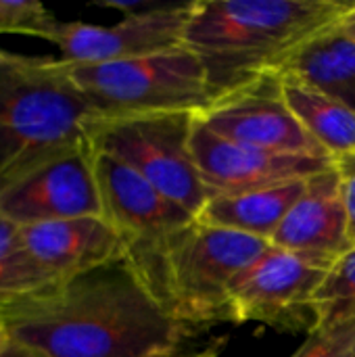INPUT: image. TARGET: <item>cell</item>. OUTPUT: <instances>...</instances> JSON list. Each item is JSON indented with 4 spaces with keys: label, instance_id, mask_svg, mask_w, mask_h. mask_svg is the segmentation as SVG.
Instances as JSON below:
<instances>
[{
    "label": "cell",
    "instance_id": "1",
    "mask_svg": "<svg viewBox=\"0 0 355 357\" xmlns=\"http://www.w3.org/2000/svg\"><path fill=\"white\" fill-rule=\"evenodd\" d=\"M0 316L10 343L38 357H178L197 337L157 303L126 259Z\"/></svg>",
    "mask_w": 355,
    "mask_h": 357
},
{
    "label": "cell",
    "instance_id": "2",
    "mask_svg": "<svg viewBox=\"0 0 355 357\" xmlns=\"http://www.w3.org/2000/svg\"><path fill=\"white\" fill-rule=\"evenodd\" d=\"M354 0H195L186 29L216 98L280 71L337 29Z\"/></svg>",
    "mask_w": 355,
    "mask_h": 357
},
{
    "label": "cell",
    "instance_id": "3",
    "mask_svg": "<svg viewBox=\"0 0 355 357\" xmlns=\"http://www.w3.org/2000/svg\"><path fill=\"white\" fill-rule=\"evenodd\" d=\"M103 117L69 63L0 46V186L90 146Z\"/></svg>",
    "mask_w": 355,
    "mask_h": 357
},
{
    "label": "cell",
    "instance_id": "4",
    "mask_svg": "<svg viewBox=\"0 0 355 357\" xmlns=\"http://www.w3.org/2000/svg\"><path fill=\"white\" fill-rule=\"evenodd\" d=\"M270 249L264 238L195 220L157 245L130 249L126 261L176 322L201 335L228 322L234 284Z\"/></svg>",
    "mask_w": 355,
    "mask_h": 357
},
{
    "label": "cell",
    "instance_id": "5",
    "mask_svg": "<svg viewBox=\"0 0 355 357\" xmlns=\"http://www.w3.org/2000/svg\"><path fill=\"white\" fill-rule=\"evenodd\" d=\"M69 69L105 117L201 113L216 100L203 63L186 46L115 63H69Z\"/></svg>",
    "mask_w": 355,
    "mask_h": 357
},
{
    "label": "cell",
    "instance_id": "6",
    "mask_svg": "<svg viewBox=\"0 0 355 357\" xmlns=\"http://www.w3.org/2000/svg\"><path fill=\"white\" fill-rule=\"evenodd\" d=\"M195 115L144 113L103 117L90 128V144L130 165L159 192L197 218L209 195L192 157Z\"/></svg>",
    "mask_w": 355,
    "mask_h": 357
},
{
    "label": "cell",
    "instance_id": "7",
    "mask_svg": "<svg viewBox=\"0 0 355 357\" xmlns=\"http://www.w3.org/2000/svg\"><path fill=\"white\" fill-rule=\"evenodd\" d=\"M192 2L149 6L113 25L54 19L40 40L59 48V59L71 65H98L169 52L186 46Z\"/></svg>",
    "mask_w": 355,
    "mask_h": 357
},
{
    "label": "cell",
    "instance_id": "8",
    "mask_svg": "<svg viewBox=\"0 0 355 357\" xmlns=\"http://www.w3.org/2000/svg\"><path fill=\"white\" fill-rule=\"evenodd\" d=\"M328 270L287 251L270 249L234 284L228 305L230 324H262L280 333L316 331L314 297Z\"/></svg>",
    "mask_w": 355,
    "mask_h": 357
},
{
    "label": "cell",
    "instance_id": "9",
    "mask_svg": "<svg viewBox=\"0 0 355 357\" xmlns=\"http://www.w3.org/2000/svg\"><path fill=\"white\" fill-rule=\"evenodd\" d=\"M197 117L232 142L280 155L331 159L291 111L278 75L262 77L216 98Z\"/></svg>",
    "mask_w": 355,
    "mask_h": 357
},
{
    "label": "cell",
    "instance_id": "10",
    "mask_svg": "<svg viewBox=\"0 0 355 357\" xmlns=\"http://www.w3.org/2000/svg\"><path fill=\"white\" fill-rule=\"evenodd\" d=\"M192 157L201 182L213 197H236L282 184L310 180L331 167L333 159L280 155L232 142L211 132L197 115L192 123Z\"/></svg>",
    "mask_w": 355,
    "mask_h": 357
},
{
    "label": "cell",
    "instance_id": "11",
    "mask_svg": "<svg viewBox=\"0 0 355 357\" xmlns=\"http://www.w3.org/2000/svg\"><path fill=\"white\" fill-rule=\"evenodd\" d=\"M0 213L19 226L103 218L92 144L2 184Z\"/></svg>",
    "mask_w": 355,
    "mask_h": 357
},
{
    "label": "cell",
    "instance_id": "12",
    "mask_svg": "<svg viewBox=\"0 0 355 357\" xmlns=\"http://www.w3.org/2000/svg\"><path fill=\"white\" fill-rule=\"evenodd\" d=\"M94 172L103 218L119 232L128 251L157 245L197 220L130 165L98 149H94Z\"/></svg>",
    "mask_w": 355,
    "mask_h": 357
},
{
    "label": "cell",
    "instance_id": "13",
    "mask_svg": "<svg viewBox=\"0 0 355 357\" xmlns=\"http://www.w3.org/2000/svg\"><path fill=\"white\" fill-rule=\"evenodd\" d=\"M270 245L324 270L354 249L337 167L308 180Z\"/></svg>",
    "mask_w": 355,
    "mask_h": 357
},
{
    "label": "cell",
    "instance_id": "14",
    "mask_svg": "<svg viewBox=\"0 0 355 357\" xmlns=\"http://www.w3.org/2000/svg\"><path fill=\"white\" fill-rule=\"evenodd\" d=\"M23 241L56 287L100 266L126 259L128 247L105 218H73L21 226Z\"/></svg>",
    "mask_w": 355,
    "mask_h": 357
},
{
    "label": "cell",
    "instance_id": "15",
    "mask_svg": "<svg viewBox=\"0 0 355 357\" xmlns=\"http://www.w3.org/2000/svg\"><path fill=\"white\" fill-rule=\"evenodd\" d=\"M308 180L264 188L236 197H213L205 203L197 222L213 228L234 230L264 241H272L287 213L299 201Z\"/></svg>",
    "mask_w": 355,
    "mask_h": 357
},
{
    "label": "cell",
    "instance_id": "16",
    "mask_svg": "<svg viewBox=\"0 0 355 357\" xmlns=\"http://www.w3.org/2000/svg\"><path fill=\"white\" fill-rule=\"evenodd\" d=\"M285 100L308 134L337 161L355 155V111L293 77H280Z\"/></svg>",
    "mask_w": 355,
    "mask_h": 357
},
{
    "label": "cell",
    "instance_id": "17",
    "mask_svg": "<svg viewBox=\"0 0 355 357\" xmlns=\"http://www.w3.org/2000/svg\"><path fill=\"white\" fill-rule=\"evenodd\" d=\"M278 77L299 79L355 111V42L337 27L299 52Z\"/></svg>",
    "mask_w": 355,
    "mask_h": 357
},
{
    "label": "cell",
    "instance_id": "18",
    "mask_svg": "<svg viewBox=\"0 0 355 357\" xmlns=\"http://www.w3.org/2000/svg\"><path fill=\"white\" fill-rule=\"evenodd\" d=\"M56 289L29 253L21 226L0 213V314Z\"/></svg>",
    "mask_w": 355,
    "mask_h": 357
},
{
    "label": "cell",
    "instance_id": "19",
    "mask_svg": "<svg viewBox=\"0 0 355 357\" xmlns=\"http://www.w3.org/2000/svg\"><path fill=\"white\" fill-rule=\"evenodd\" d=\"M316 331L355 318V247L324 276L314 297Z\"/></svg>",
    "mask_w": 355,
    "mask_h": 357
},
{
    "label": "cell",
    "instance_id": "20",
    "mask_svg": "<svg viewBox=\"0 0 355 357\" xmlns=\"http://www.w3.org/2000/svg\"><path fill=\"white\" fill-rule=\"evenodd\" d=\"M42 2L36 0H0V36L19 33L29 38H40L42 31L54 21Z\"/></svg>",
    "mask_w": 355,
    "mask_h": 357
},
{
    "label": "cell",
    "instance_id": "21",
    "mask_svg": "<svg viewBox=\"0 0 355 357\" xmlns=\"http://www.w3.org/2000/svg\"><path fill=\"white\" fill-rule=\"evenodd\" d=\"M291 357H355V318L314 331Z\"/></svg>",
    "mask_w": 355,
    "mask_h": 357
},
{
    "label": "cell",
    "instance_id": "22",
    "mask_svg": "<svg viewBox=\"0 0 355 357\" xmlns=\"http://www.w3.org/2000/svg\"><path fill=\"white\" fill-rule=\"evenodd\" d=\"M335 167L341 178V190H343V201L349 222V238L355 247V155L337 159Z\"/></svg>",
    "mask_w": 355,
    "mask_h": 357
},
{
    "label": "cell",
    "instance_id": "23",
    "mask_svg": "<svg viewBox=\"0 0 355 357\" xmlns=\"http://www.w3.org/2000/svg\"><path fill=\"white\" fill-rule=\"evenodd\" d=\"M224 347H226V341L224 339H216V341H211L209 345H205V347H201L197 351H184L182 356L178 357H222Z\"/></svg>",
    "mask_w": 355,
    "mask_h": 357
},
{
    "label": "cell",
    "instance_id": "24",
    "mask_svg": "<svg viewBox=\"0 0 355 357\" xmlns=\"http://www.w3.org/2000/svg\"><path fill=\"white\" fill-rule=\"evenodd\" d=\"M339 31H341L343 36H347L352 42H355V0L352 2L349 10L343 15V19H341V23H339Z\"/></svg>",
    "mask_w": 355,
    "mask_h": 357
},
{
    "label": "cell",
    "instance_id": "25",
    "mask_svg": "<svg viewBox=\"0 0 355 357\" xmlns=\"http://www.w3.org/2000/svg\"><path fill=\"white\" fill-rule=\"evenodd\" d=\"M10 345H13V343H10V337H8L6 324H4V320H2V316H0V356H2Z\"/></svg>",
    "mask_w": 355,
    "mask_h": 357
},
{
    "label": "cell",
    "instance_id": "26",
    "mask_svg": "<svg viewBox=\"0 0 355 357\" xmlns=\"http://www.w3.org/2000/svg\"><path fill=\"white\" fill-rule=\"evenodd\" d=\"M0 357H38V356H33L31 351H27V349H23V347H19V345H10L4 354Z\"/></svg>",
    "mask_w": 355,
    "mask_h": 357
}]
</instances>
